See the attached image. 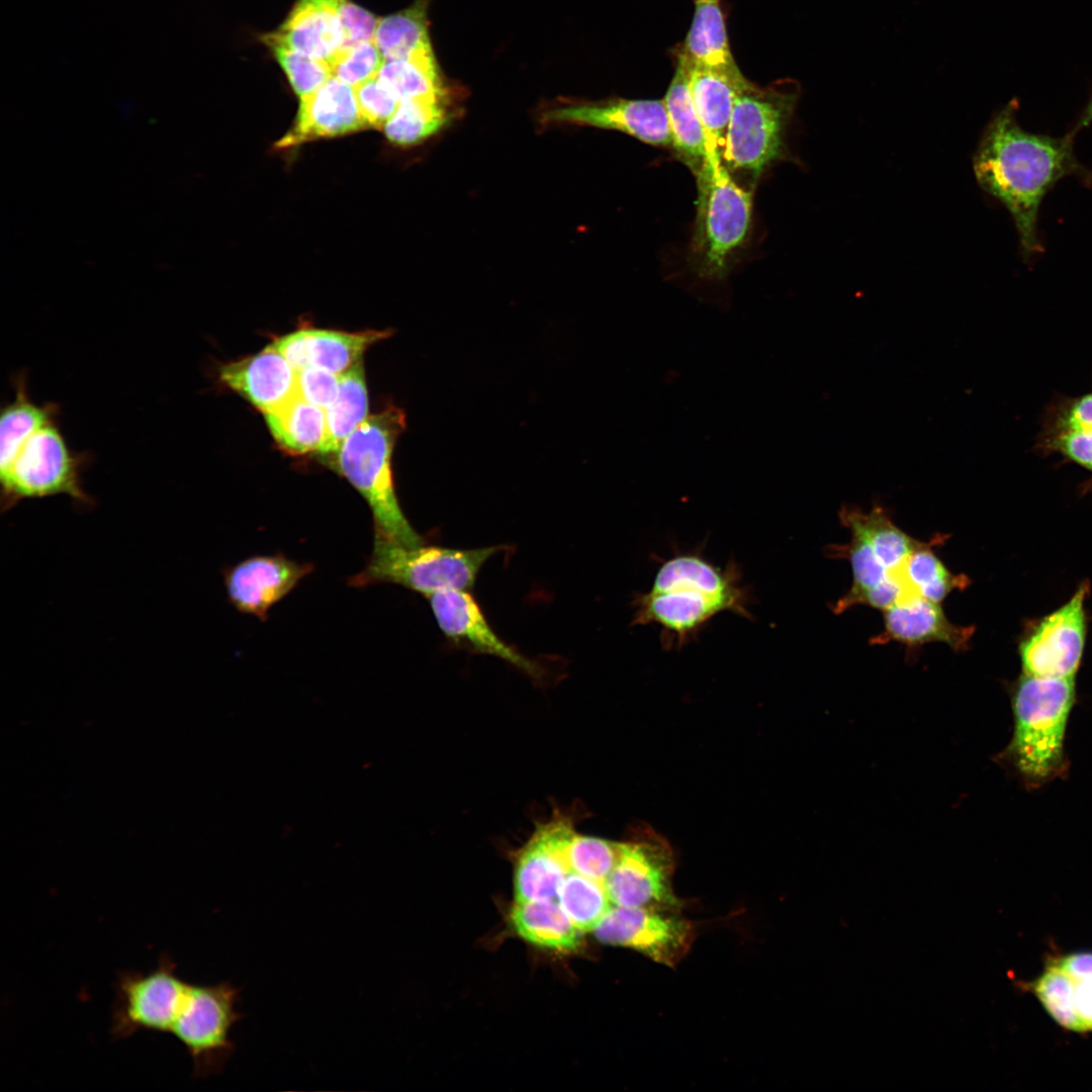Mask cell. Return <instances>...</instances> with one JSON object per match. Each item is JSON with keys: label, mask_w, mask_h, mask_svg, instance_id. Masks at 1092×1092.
Instances as JSON below:
<instances>
[{"label": "cell", "mask_w": 1092, "mask_h": 1092, "mask_svg": "<svg viewBox=\"0 0 1092 1092\" xmlns=\"http://www.w3.org/2000/svg\"><path fill=\"white\" fill-rule=\"evenodd\" d=\"M1011 100L988 123L973 159L980 187L1008 209L1023 255L1041 250L1037 216L1044 195L1063 177L1081 167L1075 157L1073 131L1061 138L1031 133L1016 119Z\"/></svg>", "instance_id": "1"}, {"label": "cell", "mask_w": 1092, "mask_h": 1092, "mask_svg": "<svg viewBox=\"0 0 1092 1092\" xmlns=\"http://www.w3.org/2000/svg\"><path fill=\"white\" fill-rule=\"evenodd\" d=\"M751 593L734 560L721 568L701 552H678L661 563L649 590L634 598L632 624H656L662 646L680 648L722 612L751 620Z\"/></svg>", "instance_id": "2"}, {"label": "cell", "mask_w": 1092, "mask_h": 1092, "mask_svg": "<svg viewBox=\"0 0 1092 1092\" xmlns=\"http://www.w3.org/2000/svg\"><path fill=\"white\" fill-rule=\"evenodd\" d=\"M1075 698V676L1049 678L1022 672L1014 682L1013 734L999 758L1027 785H1042L1064 769V740Z\"/></svg>", "instance_id": "3"}, {"label": "cell", "mask_w": 1092, "mask_h": 1092, "mask_svg": "<svg viewBox=\"0 0 1092 1092\" xmlns=\"http://www.w3.org/2000/svg\"><path fill=\"white\" fill-rule=\"evenodd\" d=\"M404 428V413L389 405L368 416L336 455L337 469L371 509L374 533L413 547L424 542L401 511L391 470L394 444Z\"/></svg>", "instance_id": "4"}, {"label": "cell", "mask_w": 1092, "mask_h": 1092, "mask_svg": "<svg viewBox=\"0 0 1092 1092\" xmlns=\"http://www.w3.org/2000/svg\"><path fill=\"white\" fill-rule=\"evenodd\" d=\"M800 88L793 80L741 90L728 122L721 162L742 187L753 191L759 177L786 154V134Z\"/></svg>", "instance_id": "5"}, {"label": "cell", "mask_w": 1092, "mask_h": 1092, "mask_svg": "<svg viewBox=\"0 0 1092 1092\" xmlns=\"http://www.w3.org/2000/svg\"><path fill=\"white\" fill-rule=\"evenodd\" d=\"M696 181L693 266L700 278L721 280L749 234L753 191L739 185L714 157H709Z\"/></svg>", "instance_id": "6"}, {"label": "cell", "mask_w": 1092, "mask_h": 1092, "mask_svg": "<svg viewBox=\"0 0 1092 1092\" xmlns=\"http://www.w3.org/2000/svg\"><path fill=\"white\" fill-rule=\"evenodd\" d=\"M88 453L73 451L58 417L35 428L5 461L0 462L1 510L29 498L68 495L83 507L94 504L84 490L82 474Z\"/></svg>", "instance_id": "7"}, {"label": "cell", "mask_w": 1092, "mask_h": 1092, "mask_svg": "<svg viewBox=\"0 0 1092 1092\" xmlns=\"http://www.w3.org/2000/svg\"><path fill=\"white\" fill-rule=\"evenodd\" d=\"M504 546L452 549L440 546H405L374 534L371 557L350 584L378 582L400 584L429 597L447 589H468L492 555Z\"/></svg>", "instance_id": "8"}, {"label": "cell", "mask_w": 1092, "mask_h": 1092, "mask_svg": "<svg viewBox=\"0 0 1092 1092\" xmlns=\"http://www.w3.org/2000/svg\"><path fill=\"white\" fill-rule=\"evenodd\" d=\"M240 991L228 981L214 985L188 983L170 1034L190 1056L194 1078L219 1074L233 1056L231 1029L244 1017L237 1009Z\"/></svg>", "instance_id": "9"}, {"label": "cell", "mask_w": 1092, "mask_h": 1092, "mask_svg": "<svg viewBox=\"0 0 1092 1092\" xmlns=\"http://www.w3.org/2000/svg\"><path fill=\"white\" fill-rule=\"evenodd\" d=\"M187 985L178 976L172 956L166 952L148 973L117 972L113 984L112 1038L123 1039L140 1031L170 1033Z\"/></svg>", "instance_id": "10"}, {"label": "cell", "mask_w": 1092, "mask_h": 1092, "mask_svg": "<svg viewBox=\"0 0 1092 1092\" xmlns=\"http://www.w3.org/2000/svg\"><path fill=\"white\" fill-rule=\"evenodd\" d=\"M622 842L620 857L604 885L614 906L678 909L673 893L670 845L649 828Z\"/></svg>", "instance_id": "11"}, {"label": "cell", "mask_w": 1092, "mask_h": 1092, "mask_svg": "<svg viewBox=\"0 0 1092 1092\" xmlns=\"http://www.w3.org/2000/svg\"><path fill=\"white\" fill-rule=\"evenodd\" d=\"M1088 592V583H1082L1067 603L1025 633L1018 644L1023 673L1049 678L1075 676L1085 649Z\"/></svg>", "instance_id": "12"}, {"label": "cell", "mask_w": 1092, "mask_h": 1092, "mask_svg": "<svg viewBox=\"0 0 1092 1092\" xmlns=\"http://www.w3.org/2000/svg\"><path fill=\"white\" fill-rule=\"evenodd\" d=\"M676 911L613 906L593 932L601 942L629 947L655 963L673 967L695 938L693 923Z\"/></svg>", "instance_id": "13"}, {"label": "cell", "mask_w": 1092, "mask_h": 1092, "mask_svg": "<svg viewBox=\"0 0 1092 1092\" xmlns=\"http://www.w3.org/2000/svg\"><path fill=\"white\" fill-rule=\"evenodd\" d=\"M541 120L617 130L653 147L671 148L663 99L564 101L543 111Z\"/></svg>", "instance_id": "14"}, {"label": "cell", "mask_w": 1092, "mask_h": 1092, "mask_svg": "<svg viewBox=\"0 0 1092 1092\" xmlns=\"http://www.w3.org/2000/svg\"><path fill=\"white\" fill-rule=\"evenodd\" d=\"M574 834L571 819L559 813L536 828L517 855L516 903L557 899L560 886L570 872L566 849Z\"/></svg>", "instance_id": "15"}, {"label": "cell", "mask_w": 1092, "mask_h": 1092, "mask_svg": "<svg viewBox=\"0 0 1092 1092\" xmlns=\"http://www.w3.org/2000/svg\"><path fill=\"white\" fill-rule=\"evenodd\" d=\"M438 626L455 645L506 660L534 678L543 675L540 664L499 638L473 597L462 589H447L428 597Z\"/></svg>", "instance_id": "16"}, {"label": "cell", "mask_w": 1092, "mask_h": 1092, "mask_svg": "<svg viewBox=\"0 0 1092 1092\" xmlns=\"http://www.w3.org/2000/svg\"><path fill=\"white\" fill-rule=\"evenodd\" d=\"M312 569L311 564L281 554L258 555L225 569L223 581L229 601L238 611L265 621L269 610Z\"/></svg>", "instance_id": "17"}, {"label": "cell", "mask_w": 1092, "mask_h": 1092, "mask_svg": "<svg viewBox=\"0 0 1092 1092\" xmlns=\"http://www.w3.org/2000/svg\"><path fill=\"white\" fill-rule=\"evenodd\" d=\"M974 632V626L949 621L939 603L907 595L883 611V629L871 637L870 644L897 642L907 650H915L939 642L956 652H964L970 648Z\"/></svg>", "instance_id": "18"}, {"label": "cell", "mask_w": 1092, "mask_h": 1092, "mask_svg": "<svg viewBox=\"0 0 1092 1092\" xmlns=\"http://www.w3.org/2000/svg\"><path fill=\"white\" fill-rule=\"evenodd\" d=\"M367 127L354 87L332 76L316 91L300 98L295 122L276 147H295L311 140L342 135Z\"/></svg>", "instance_id": "19"}, {"label": "cell", "mask_w": 1092, "mask_h": 1092, "mask_svg": "<svg viewBox=\"0 0 1092 1092\" xmlns=\"http://www.w3.org/2000/svg\"><path fill=\"white\" fill-rule=\"evenodd\" d=\"M390 331L347 333L320 329H301L275 339L268 347L280 353L297 370L317 367L342 374L359 361L364 351Z\"/></svg>", "instance_id": "20"}, {"label": "cell", "mask_w": 1092, "mask_h": 1092, "mask_svg": "<svg viewBox=\"0 0 1092 1092\" xmlns=\"http://www.w3.org/2000/svg\"><path fill=\"white\" fill-rule=\"evenodd\" d=\"M217 379L264 414L296 395V370L270 347L261 353L217 367Z\"/></svg>", "instance_id": "21"}, {"label": "cell", "mask_w": 1092, "mask_h": 1092, "mask_svg": "<svg viewBox=\"0 0 1092 1092\" xmlns=\"http://www.w3.org/2000/svg\"><path fill=\"white\" fill-rule=\"evenodd\" d=\"M342 0H297L271 38L306 56L330 62L344 44Z\"/></svg>", "instance_id": "22"}, {"label": "cell", "mask_w": 1092, "mask_h": 1092, "mask_svg": "<svg viewBox=\"0 0 1092 1092\" xmlns=\"http://www.w3.org/2000/svg\"><path fill=\"white\" fill-rule=\"evenodd\" d=\"M676 58L688 68L711 71L741 89L751 83L742 74L732 55L719 0L696 3L690 30Z\"/></svg>", "instance_id": "23"}, {"label": "cell", "mask_w": 1092, "mask_h": 1092, "mask_svg": "<svg viewBox=\"0 0 1092 1092\" xmlns=\"http://www.w3.org/2000/svg\"><path fill=\"white\" fill-rule=\"evenodd\" d=\"M676 60L663 100L673 154L696 177L709 159L707 136L690 90L688 69L682 61Z\"/></svg>", "instance_id": "24"}, {"label": "cell", "mask_w": 1092, "mask_h": 1092, "mask_svg": "<svg viewBox=\"0 0 1092 1092\" xmlns=\"http://www.w3.org/2000/svg\"><path fill=\"white\" fill-rule=\"evenodd\" d=\"M687 69L692 97L706 132L709 157L721 160L732 108L743 89L711 71Z\"/></svg>", "instance_id": "25"}, {"label": "cell", "mask_w": 1092, "mask_h": 1092, "mask_svg": "<svg viewBox=\"0 0 1092 1092\" xmlns=\"http://www.w3.org/2000/svg\"><path fill=\"white\" fill-rule=\"evenodd\" d=\"M839 520L843 526L853 525L863 532L878 561L891 578L896 579L906 559L926 542L901 530L882 506L875 505L869 512L850 506L842 507Z\"/></svg>", "instance_id": "26"}, {"label": "cell", "mask_w": 1092, "mask_h": 1092, "mask_svg": "<svg viewBox=\"0 0 1092 1092\" xmlns=\"http://www.w3.org/2000/svg\"><path fill=\"white\" fill-rule=\"evenodd\" d=\"M510 919L516 933L537 946L571 951L579 945L581 932L557 900L515 902Z\"/></svg>", "instance_id": "27"}, {"label": "cell", "mask_w": 1092, "mask_h": 1092, "mask_svg": "<svg viewBox=\"0 0 1092 1092\" xmlns=\"http://www.w3.org/2000/svg\"><path fill=\"white\" fill-rule=\"evenodd\" d=\"M277 444L290 454L321 450L327 433L326 411L297 394L279 408L265 414Z\"/></svg>", "instance_id": "28"}, {"label": "cell", "mask_w": 1092, "mask_h": 1092, "mask_svg": "<svg viewBox=\"0 0 1092 1092\" xmlns=\"http://www.w3.org/2000/svg\"><path fill=\"white\" fill-rule=\"evenodd\" d=\"M946 539V535L938 534L906 559L898 579L909 594L940 604L953 590H964L970 585L971 579L966 574L951 572L935 554L933 548Z\"/></svg>", "instance_id": "29"}, {"label": "cell", "mask_w": 1092, "mask_h": 1092, "mask_svg": "<svg viewBox=\"0 0 1092 1092\" xmlns=\"http://www.w3.org/2000/svg\"><path fill=\"white\" fill-rule=\"evenodd\" d=\"M340 376L339 392L326 410L327 433L322 454H337L343 442L368 418V397L360 359Z\"/></svg>", "instance_id": "30"}, {"label": "cell", "mask_w": 1092, "mask_h": 1092, "mask_svg": "<svg viewBox=\"0 0 1092 1092\" xmlns=\"http://www.w3.org/2000/svg\"><path fill=\"white\" fill-rule=\"evenodd\" d=\"M451 95L402 101L383 130L398 146L417 145L443 129L454 117Z\"/></svg>", "instance_id": "31"}, {"label": "cell", "mask_w": 1092, "mask_h": 1092, "mask_svg": "<svg viewBox=\"0 0 1092 1092\" xmlns=\"http://www.w3.org/2000/svg\"><path fill=\"white\" fill-rule=\"evenodd\" d=\"M429 1L416 0L406 9L378 18L374 41L385 61L407 58L432 49Z\"/></svg>", "instance_id": "32"}, {"label": "cell", "mask_w": 1092, "mask_h": 1092, "mask_svg": "<svg viewBox=\"0 0 1092 1092\" xmlns=\"http://www.w3.org/2000/svg\"><path fill=\"white\" fill-rule=\"evenodd\" d=\"M378 78L400 103L415 98L450 95L432 49L407 58L385 61Z\"/></svg>", "instance_id": "33"}, {"label": "cell", "mask_w": 1092, "mask_h": 1092, "mask_svg": "<svg viewBox=\"0 0 1092 1092\" xmlns=\"http://www.w3.org/2000/svg\"><path fill=\"white\" fill-rule=\"evenodd\" d=\"M556 900L581 933L594 931L614 906L603 882L571 871Z\"/></svg>", "instance_id": "34"}, {"label": "cell", "mask_w": 1092, "mask_h": 1092, "mask_svg": "<svg viewBox=\"0 0 1092 1092\" xmlns=\"http://www.w3.org/2000/svg\"><path fill=\"white\" fill-rule=\"evenodd\" d=\"M1031 987L1055 1021L1069 1030L1083 1032L1075 1007L1073 979L1058 960L1046 965Z\"/></svg>", "instance_id": "35"}, {"label": "cell", "mask_w": 1092, "mask_h": 1092, "mask_svg": "<svg viewBox=\"0 0 1092 1092\" xmlns=\"http://www.w3.org/2000/svg\"><path fill=\"white\" fill-rule=\"evenodd\" d=\"M621 849L622 842L575 832L566 849V860L571 872L604 883L615 868Z\"/></svg>", "instance_id": "36"}, {"label": "cell", "mask_w": 1092, "mask_h": 1092, "mask_svg": "<svg viewBox=\"0 0 1092 1092\" xmlns=\"http://www.w3.org/2000/svg\"><path fill=\"white\" fill-rule=\"evenodd\" d=\"M262 41L273 52L294 92L301 98L321 88L332 76L328 61L296 52L264 34Z\"/></svg>", "instance_id": "37"}, {"label": "cell", "mask_w": 1092, "mask_h": 1092, "mask_svg": "<svg viewBox=\"0 0 1092 1092\" xmlns=\"http://www.w3.org/2000/svg\"><path fill=\"white\" fill-rule=\"evenodd\" d=\"M384 62L383 55L372 40L339 51L329 63L334 77L355 88L378 76Z\"/></svg>", "instance_id": "38"}, {"label": "cell", "mask_w": 1092, "mask_h": 1092, "mask_svg": "<svg viewBox=\"0 0 1092 1092\" xmlns=\"http://www.w3.org/2000/svg\"><path fill=\"white\" fill-rule=\"evenodd\" d=\"M1092 430V391L1079 396L1056 395L1045 404L1038 434Z\"/></svg>", "instance_id": "39"}, {"label": "cell", "mask_w": 1092, "mask_h": 1092, "mask_svg": "<svg viewBox=\"0 0 1092 1092\" xmlns=\"http://www.w3.org/2000/svg\"><path fill=\"white\" fill-rule=\"evenodd\" d=\"M1034 451L1042 456L1059 454L1064 462L1092 472V430H1066L1035 437Z\"/></svg>", "instance_id": "40"}, {"label": "cell", "mask_w": 1092, "mask_h": 1092, "mask_svg": "<svg viewBox=\"0 0 1092 1092\" xmlns=\"http://www.w3.org/2000/svg\"><path fill=\"white\" fill-rule=\"evenodd\" d=\"M354 89L361 114L367 125L383 129L400 104L398 98L378 76Z\"/></svg>", "instance_id": "41"}, {"label": "cell", "mask_w": 1092, "mask_h": 1092, "mask_svg": "<svg viewBox=\"0 0 1092 1092\" xmlns=\"http://www.w3.org/2000/svg\"><path fill=\"white\" fill-rule=\"evenodd\" d=\"M339 375L313 366L297 369L296 394L326 411L338 395Z\"/></svg>", "instance_id": "42"}, {"label": "cell", "mask_w": 1092, "mask_h": 1092, "mask_svg": "<svg viewBox=\"0 0 1092 1092\" xmlns=\"http://www.w3.org/2000/svg\"><path fill=\"white\" fill-rule=\"evenodd\" d=\"M339 15L344 30L341 50L374 40L378 18L372 13L349 0H342Z\"/></svg>", "instance_id": "43"}, {"label": "cell", "mask_w": 1092, "mask_h": 1092, "mask_svg": "<svg viewBox=\"0 0 1092 1092\" xmlns=\"http://www.w3.org/2000/svg\"><path fill=\"white\" fill-rule=\"evenodd\" d=\"M1061 967L1075 979H1092V952L1078 951L1058 960Z\"/></svg>", "instance_id": "44"}, {"label": "cell", "mask_w": 1092, "mask_h": 1092, "mask_svg": "<svg viewBox=\"0 0 1092 1092\" xmlns=\"http://www.w3.org/2000/svg\"><path fill=\"white\" fill-rule=\"evenodd\" d=\"M1090 122H1092V96L1079 119L1077 129L1087 126Z\"/></svg>", "instance_id": "45"}, {"label": "cell", "mask_w": 1092, "mask_h": 1092, "mask_svg": "<svg viewBox=\"0 0 1092 1092\" xmlns=\"http://www.w3.org/2000/svg\"><path fill=\"white\" fill-rule=\"evenodd\" d=\"M694 1H695L696 3H698V2H705V1H711V0H694Z\"/></svg>", "instance_id": "46"}]
</instances>
